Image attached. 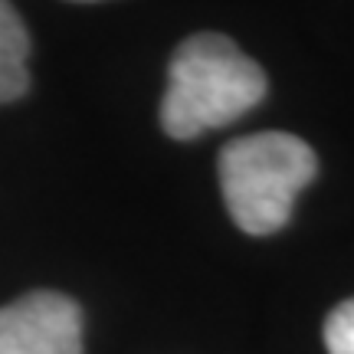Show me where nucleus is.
I'll return each mask as SVG.
<instances>
[{
  "instance_id": "nucleus-1",
  "label": "nucleus",
  "mask_w": 354,
  "mask_h": 354,
  "mask_svg": "<svg viewBox=\"0 0 354 354\" xmlns=\"http://www.w3.org/2000/svg\"><path fill=\"white\" fill-rule=\"evenodd\" d=\"M266 95V73L220 33H197L171 56L161 125L171 138L190 141L236 122Z\"/></svg>"
},
{
  "instance_id": "nucleus-2",
  "label": "nucleus",
  "mask_w": 354,
  "mask_h": 354,
  "mask_svg": "<svg viewBox=\"0 0 354 354\" xmlns=\"http://www.w3.org/2000/svg\"><path fill=\"white\" fill-rule=\"evenodd\" d=\"M216 167L233 223L250 236H269L289 223L295 197L318 171V158L289 131H256L230 141Z\"/></svg>"
},
{
  "instance_id": "nucleus-3",
  "label": "nucleus",
  "mask_w": 354,
  "mask_h": 354,
  "mask_svg": "<svg viewBox=\"0 0 354 354\" xmlns=\"http://www.w3.org/2000/svg\"><path fill=\"white\" fill-rule=\"evenodd\" d=\"M0 354H82V312L69 295L26 292L0 308Z\"/></svg>"
},
{
  "instance_id": "nucleus-4",
  "label": "nucleus",
  "mask_w": 354,
  "mask_h": 354,
  "mask_svg": "<svg viewBox=\"0 0 354 354\" xmlns=\"http://www.w3.org/2000/svg\"><path fill=\"white\" fill-rule=\"evenodd\" d=\"M26 53H30V37L24 20L10 0H0V102L20 99L30 86Z\"/></svg>"
},
{
  "instance_id": "nucleus-5",
  "label": "nucleus",
  "mask_w": 354,
  "mask_h": 354,
  "mask_svg": "<svg viewBox=\"0 0 354 354\" xmlns=\"http://www.w3.org/2000/svg\"><path fill=\"white\" fill-rule=\"evenodd\" d=\"M328 354H354V299L342 302L325 322Z\"/></svg>"
}]
</instances>
